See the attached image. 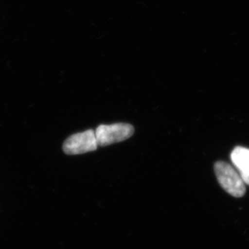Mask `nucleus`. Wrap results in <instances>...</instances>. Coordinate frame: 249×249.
Returning a JSON list of instances; mask_svg holds the SVG:
<instances>
[{
	"mask_svg": "<svg viewBox=\"0 0 249 249\" xmlns=\"http://www.w3.org/2000/svg\"><path fill=\"white\" fill-rule=\"evenodd\" d=\"M98 145H110L130 138L134 134V127L129 124L118 123L114 124H102L95 130Z\"/></svg>",
	"mask_w": 249,
	"mask_h": 249,
	"instance_id": "nucleus-2",
	"label": "nucleus"
},
{
	"mask_svg": "<svg viewBox=\"0 0 249 249\" xmlns=\"http://www.w3.org/2000/svg\"><path fill=\"white\" fill-rule=\"evenodd\" d=\"M231 160L238 169L245 185L249 186V148L238 146L231 153Z\"/></svg>",
	"mask_w": 249,
	"mask_h": 249,
	"instance_id": "nucleus-4",
	"label": "nucleus"
},
{
	"mask_svg": "<svg viewBox=\"0 0 249 249\" xmlns=\"http://www.w3.org/2000/svg\"><path fill=\"white\" fill-rule=\"evenodd\" d=\"M98 146L94 131L89 129L72 135L66 139L63 144V150L68 155H78L95 151Z\"/></svg>",
	"mask_w": 249,
	"mask_h": 249,
	"instance_id": "nucleus-3",
	"label": "nucleus"
},
{
	"mask_svg": "<svg viewBox=\"0 0 249 249\" xmlns=\"http://www.w3.org/2000/svg\"><path fill=\"white\" fill-rule=\"evenodd\" d=\"M214 173L222 188L235 197H241L245 195L246 187L240 174L231 165L224 161L214 164Z\"/></svg>",
	"mask_w": 249,
	"mask_h": 249,
	"instance_id": "nucleus-1",
	"label": "nucleus"
}]
</instances>
